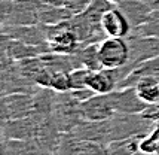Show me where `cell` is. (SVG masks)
Segmentation results:
<instances>
[{"label":"cell","mask_w":159,"mask_h":155,"mask_svg":"<svg viewBox=\"0 0 159 155\" xmlns=\"http://www.w3.org/2000/svg\"><path fill=\"white\" fill-rule=\"evenodd\" d=\"M126 39L129 45V64L126 66L128 72L139 64L159 57V37L129 35Z\"/></svg>","instance_id":"3"},{"label":"cell","mask_w":159,"mask_h":155,"mask_svg":"<svg viewBox=\"0 0 159 155\" xmlns=\"http://www.w3.org/2000/svg\"><path fill=\"white\" fill-rule=\"evenodd\" d=\"M98 45L100 43H89L77 51L79 61H80L82 67H86L92 72L103 69V64L100 60V52H98Z\"/></svg>","instance_id":"13"},{"label":"cell","mask_w":159,"mask_h":155,"mask_svg":"<svg viewBox=\"0 0 159 155\" xmlns=\"http://www.w3.org/2000/svg\"><path fill=\"white\" fill-rule=\"evenodd\" d=\"M118 7L124 12L126 20L129 21L132 30L144 24L152 15L153 9L143 0H122Z\"/></svg>","instance_id":"10"},{"label":"cell","mask_w":159,"mask_h":155,"mask_svg":"<svg viewBox=\"0 0 159 155\" xmlns=\"http://www.w3.org/2000/svg\"><path fill=\"white\" fill-rule=\"evenodd\" d=\"M139 151L146 155H159V127H155L150 133L140 137Z\"/></svg>","instance_id":"15"},{"label":"cell","mask_w":159,"mask_h":155,"mask_svg":"<svg viewBox=\"0 0 159 155\" xmlns=\"http://www.w3.org/2000/svg\"><path fill=\"white\" fill-rule=\"evenodd\" d=\"M100 60L106 69H120L129 64V45L124 37H106L98 45Z\"/></svg>","instance_id":"1"},{"label":"cell","mask_w":159,"mask_h":155,"mask_svg":"<svg viewBox=\"0 0 159 155\" xmlns=\"http://www.w3.org/2000/svg\"><path fill=\"white\" fill-rule=\"evenodd\" d=\"M46 5H51V6H58V7H66L70 3V0H40Z\"/></svg>","instance_id":"20"},{"label":"cell","mask_w":159,"mask_h":155,"mask_svg":"<svg viewBox=\"0 0 159 155\" xmlns=\"http://www.w3.org/2000/svg\"><path fill=\"white\" fill-rule=\"evenodd\" d=\"M101 28L106 37H124L131 35L132 27L118 6L109 7L101 16Z\"/></svg>","instance_id":"7"},{"label":"cell","mask_w":159,"mask_h":155,"mask_svg":"<svg viewBox=\"0 0 159 155\" xmlns=\"http://www.w3.org/2000/svg\"><path fill=\"white\" fill-rule=\"evenodd\" d=\"M134 155H146V154H143V152H140V151H137V152H135Z\"/></svg>","instance_id":"23"},{"label":"cell","mask_w":159,"mask_h":155,"mask_svg":"<svg viewBox=\"0 0 159 155\" xmlns=\"http://www.w3.org/2000/svg\"><path fill=\"white\" fill-rule=\"evenodd\" d=\"M79 113L83 121H109L115 115L110 94H95L79 105Z\"/></svg>","instance_id":"5"},{"label":"cell","mask_w":159,"mask_h":155,"mask_svg":"<svg viewBox=\"0 0 159 155\" xmlns=\"http://www.w3.org/2000/svg\"><path fill=\"white\" fill-rule=\"evenodd\" d=\"M140 137H131L124 140H115L107 143L106 154L107 155H134L139 151Z\"/></svg>","instance_id":"14"},{"label":"cell","mask_w":159,"mask_h":155,"mask_svg":"<svg viewBox=\"0 0 159 155\" xmlns=\"http://www.w3.org/2000/svg\"><path fill=\"white\" fill-rule=\"evenodd\" d=\"M40 128L37 127L33 118H22V120L5 121L3 124V136L9 140H31L36 139Z\"/></svg>","instance_id":"9"},{"label":"cell","mask_w":159,"mask_h":155,"mask_svg":"<svg viewBox=\"0 0 159 155\" xmlns=\"http://www.w3.org/2000/svg\"><path fill=\"white\" fill-rule=\"evenodd\" d=\"M131 35L146 36V37H159V11H153L149 20L140 27L134 28Z\"/></svg>","instance_id":"16"},{"label":"cell","mask_w":159,"mask_h":155,"mask_svg":"<svg viewBox=\"0 0 159 155\" xmlns=\"http://www.w3.org/2000/svg\"><path fill=\"white\" fill-rule=\"evenodd\" d=\"M3 35L9 39L20 40L28 45H48V31L43 24L33 26H14V27H3Z\"/></svg>","instance_id":"8"},{"label":"cell","mask_w":159,"mask_h":155,"mask_svg":"<svg viewBox=\"0 0 159 155\" xmlns=\"http://www.w3.org/2000/svg\"><path fill=\"white\" fill-rule=\"evenodd\" d=\"M51 48L49 45H28V43L20 42L9 39L7 36L3 35V57H6L11 61H22L27 58H34V57H42L45 54H49Z\"/></svg>","instance_id":"6"},{"label":"cell","mask_w":159,"mask_h":155,"mask_svg":"<svg viewBox=\"0 0 159 155\" xmlns=\"http://www.w3.org/2000/svg\"><path fill=\"white\" fill-rule=\"evenodd\" d=\"M91 72H92V70L86 69V67H77V69H75V70L69 72L71 90H80V88H86L88 78H89Z\"/></svg>","instance_id":"18"},{"label":"cell","mask_w":159,"mask_h":155,"mask_svg":"<svg viewBox=\"0 0 159 155\" xmlns=\"http://www.w3.org/2000/svg\"><path fill=\"white\" fill-rule=\"evenodd\" d=\"M143 2H146L153 11H159V0H143Z\"/></svg>","instance_id":"21"},{"label":"cell","mask_w":159,"mask_h":155,"mask_svg":"<svg viewBox=\"0 0 159 155\" xmlns=\"http://www.w3.org/2000/svg\"><path fill=\"white\" fill-rule=\"evenodd\" d=\"M92 96H95V92L92 91L91 88H80V90H71L69 91V97L73 101H76V103H83V101H86L88 99H91Z\"/></svg>","instance_id":"19"},{"label":"cell","mask_w":159,"mask_h":155,"mask_svg":"<svg viewBox=\"0 0 159 155\" xmlns=\"http://www.w3.org/2000/svg\"><path fill=\"white\" fill-rule=\"evenodd\" d=\"M106 2H109L110 5H115V6H118V5L120 3V2H122V0H106Z\"/></svg>","instance_id":"22"},{"label":"cell","mask_w":159,"mask_h":155,"mask_svg":"<svg viewBox=\"0 0 159 155\" xmlns=\"http://www.w3.org/2000/svg\"><path fill=\"white\" fill-rule=\"evenodd\" d=\"M113 109L116 113H124V115H140L147 110V105L137 92L135 87H128V88H118L113 92H110Z\"/></svg>","instance_id":"4"},{"label":"cell","mask_w":159,"mask_h":155,"mask_svg":"<svg viewBox=\"0 0 159 155\" xmlns=\"http://www.w3.org/2000/svg\"><path fill=\"white\" fill-rule=\"evenodd\" d=\"M36 113V100L28 92L2 96V118L5 121L30 118Z\"/></svg>","instance_id":"2"},{"label":"cell","mask_w":159,"mask_h":155,"mask_svg":"<svg viewBox=\"0 0 159 155\" xmlns=\"http://www.w3.org/2000/svg\"><path fill=\"white\" fill-rule=\"evenodd\" d=\"M49 90L60 92V94H66V92L71 91L69 72H54L52 73V79H51Z\"/></svg>","instance_id":"17"},{"label":"cell","mask_w":159,"mask_h":155,"mask_svg":"<svg viewBox=\"0 0 159 155\" xmlns=\"http://www.w3.org/2000/svg\"><path fill=\"white\" fill-rule=\"evenodd\" d=\"M3 155H40L39 145L31 140H9L5 139Z\"/></svg>","instance_id":"12"},{"label":"cell","mask_w":159,"mask_h":155,"mask_svg":"<svg viewBox=\"0 0 159 155\" xmlns=\"http://www.w3.org/2000/svg\"><path fill=\"white\" fill-rule=\"evenodd\" d=\"M135 88L147 105H159V76H143Z\"/></svg>","instance_id":"11"}]
</instances>
